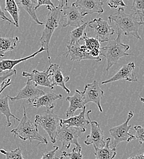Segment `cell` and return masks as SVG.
Instances as JSON below:
<instances>
[{
	"label": "cell",
	"mask_w": 144,
	"mask_h": 159,
	"mask_svg": "<svg viewBox=\"0 0 144 159\" xmlns=\"http://www.w3.org/2000/svg\"><path fill=\"white\" fill-rule=\"evenodd\" d=\"M104 2L101 0H76L72 6L76 7L83 17L95 13L103 14Z\"/></svg>",
	"instance_id": "4fadbf2b"
},
{
	"label": "cell",
	"mask_w": 144,
	"mask_h": 159,
	"mask_svg": "<svg viewBox=\"0 0 144 159\" xmlns=\"http://www.w3.org/2000/svg\"><path fill=\"white\" fill-rule=\"evenodd\" d=\"M108 20L109 22L115 23L125 36H131L137 39H142L139 34V30L144 25V21L140 20L134 14H126L124 7L117 9V12L109 16Z\"/></svg>",
	"instance_id": "6da1fadb"
},
{
	"label": "cell",
	"mask_w": 144,
	"mask_h": 159,
	"mask_svg": "<svg viewBox=\"0 0 144 159\" xmlns=\"http://www.w3.org/2000/svg\"><path fill=\"white\" fill-rule=\"evenodd\" d=\"M45 93L38 88V86L33 80L28 78L25 86L21 89L18 94L14 97L9 96V99L11 101L19 100H26L28 103H31L34 100L44 95Z\"/></svg>",
	"instance_id": "9c48e42d"
},
{
	"label": "cell",
	"mask_w": 144,
	"mask_h": 159,
	"mask_svg": "<svg viewBox=\"0 0 144 159\" xmlns=\"http://www.w3.org/2000/svg\"><path fill=\"white\" fill-rule=\"evenodd\" d=\"M47 7L49 12L44 22V29L39 39V42L42 47H43L47 52L48 60L50 64L51 57L49 52L50 42L53 33L59 26L60 23L63 21V8L60 6L54 7L47 6Z\"/></svg>",
	"instance_id": "3957f363"
},
{
	"label": "cell",
	"mask_w": 144,
	"mask_h": 159,
	"mask_svg": "<svg viewBox=\"0 0 144 159\" xmlns=\"http://www.w3.org/2000/svg\"><path fill=\"white\" fill-rule=\"evenodd\" d=\"M11 84H12V82H11V79H7L6 80V81L4 82V84L2 85V86L0 88V95L1 94V93H2V91L6 88H7L8 86H9Z\"/></svg>",
	"instance_id": "74e56055"
},
{
	"label": "cell",
	"mask_w": 144,
	"mask_h": 159,
	"mask_svg": "<svg viewBox=\"0 0 144 159\" xmlns=\"http://www.w3.org/2000/svg\"><path fill=\"white\" fill-rule=\"evenodd\" d=\"M62 17L63 27L70 26L77 28L85 23L83 20L84 17L82 16L79 9L74 6L64 7L62 10Z\"/></svg>",
	"instance_id": "7c38bea8"
},
{
	"label": "cell",
	"mask_w": 144,
	"mask_h": 159,
	"mask_svg": "<svg viewBox=\"0 0 144 159\" xmlns=\"http://www.w3.org/2000/svg\"><path fill=\"white\" fill-rule=\"evenodd\" d=\"M87 24L88 21H85L82 25L76 28L70 33V42L69 45H72L76 42H79L81 40H83V38L86 33L85 30L86 28Z\"/></svg>",
	"instance_id": "83f0119b"
},
{
	"label": "cell",
	"mask_w": 144,
	"mask_h": 159,
	"mask_svg": "<svg viewBox=\"0 0 144 159\" xmlns=\"http://www.w3.org/2000/svg\"><path fill=\"white\" fill-rule=\"evenodd\" d=\"M23 115L20 120L18 126L12 129L11 132L14 135V139L18 136L23 141L28 140L30 143L33 141H38L39 144H47L48 141L45 137H44L39 132L38 125L27 116L26 108L25 105L23 107Z\"/></svg>",
	"instance_id": "277c9868"
},
{
	"label": "cell",
	"mask_w": 144,
	"mask_h": 159,
	"mask_svg": "<svg viewBox=\"0 0 144 159\" xmlns=\"http://www.w3.org/2000/svg\"><path fill=\"white\" fill-rule=\"evenodd\" d=\"M134 68L135 64L133 62H131L126 64H124L113 77H112L109 79L103 81L101 84H105L107 83L120 80H125L131 82H137L138 79L134 72Z\"/></svg>",
	"instance_id": "9a60e30c"
},
{
	"label": "cell",
	"mask_w": 144,
	"mask_h": 159,
	"mask_svg": "<svg viewBox=\"0 0 144 159\" xmlns=\"http://www.w3.org/2000/svg\"><path fill=\"white\" fill-rule=\"evenodd\" d=\"M139 99L142 102V103H144V98H142V97H139Z\"/></svg>",
	"instance_id": "60d3db41"
},
{
	"label": "cell",
	"mask_w": 144,
	"mask_h": 159,
	"mask_svg": "<svg viewBox=\"0 0 144 159\" xmlns=\"http://www.w3.org/2000/svg\"><path fill=\"white\" fill-rule=\"evenodd\" d=\"M132 14L136 15L142 21L144 18V0H133L131 7Z\"/></svg>",
	"instance_id": "f546056e"
},
{
	"label": "cell",
	"mask_w": 144,
	"mask_h": 159,
	"mask_svg": "<svg viewBox=\"0 0 144 159\" xmlns=\"http://www.w3.org/2000/svg\"><path fill=\"white\" fill-rule=\"evenodd\" d=\"M133 116V112L132 111H129L128 113V116L125 122L121 125L109 129V132L112 137V143L110 144L111 148H116L118 144L122 142L129 143L132 140L136 139L135 135L129 132L131 128V125L129 124V122Z\"/></svg>",
	"instance_id": "8992f818"
},
{
	"label": "cell",
	"mask_w": 144,
	"mask_h": 159,
	"mask_svg": "<svg viewBox=\"0 0 144 159\" xmlns=\"http://www.w3.org/2000/svg\"><path fill=\"white\" fill-rule=\"evenodd\" d=\"M9 95L0 97V114L4 115L7 120V127H10L12 125L10 118L12 117L14 119L20 121L21 119L14 115L11 111L9 104Z\"/></svg>",
	"instance_id": "484cf974"
},
{
	"label": "cell",
	"mask_w": 144,
	"mask_h": 159,
	"mask_svg": "<svg viewBox=\"0 0 144 159\" xmlns=\"http://www.w3.org/2000/svg\"><path fill=\"white\" fill-rule=\"evenodd\" d=\"M83 40L85 41V47L87 52L95 58H100V42L96 38L88 37L86 33L85 34Z\"/></svg>",
	"instance_id": "cb8c5ba5"
},
{
	"label": "cell",
	"mask_w": 144,
	"mask_h": 159,
	"mask_svg": "<svg viewBox=\"0 0 144 159\" xmlns=\"http://www.w3.org/2000/svg\"><path fill=\"white\" fill-rule=\"evenodd\" d=\"M35 122L41 126L47 133L51 142L54 144L57 141V130L60 125V118L52 110H48L36 115Z\"/></svg>",
	"instance_id": "5b68a950"
},
{
	"label": "cell",
	"mask_w": 144,
	"mask_h": 159,
	"mask_svg": "<svg viewBox=\"0 0 144 159\" xmlns=\"http://www.w3.org/2000/svg\"><path fill=\"white\" fill-rule=\"evenodd\" d=\"M82 93L85 105L93 102L97 105L100 111L103 112L101 101L104 96V93L100 88L97 80H94L91 83L86 84Z\"/></svg>",
	"instance_id": "30bf717a"
},
{
	"label": "cell",
	"mask_w": 144,
	"mask_h": 159,
	"mask_svg": "<svg viewBox=\"0 0 144 159\" xmlns=\"http://www.w3.org/2000/svg\"><path fill=\"white\" fill-rule=\"evenodd\" d=\"M129 159H144V152L143 153L137 155L136 156H132V157H129Z\"/></svg>",
	"instance_id": "ab89813d"
},
{
	"label": "cell",
	"mask_w": 144,
	"mask_h": 159,
	"mask_svg": "<svg viewBox=\"0 0 144 159\" xmlns=\"http://www.w3.org/2000/svg\"><path fill=\"white\" fill-rule=\"evenodd\" d=\"M21 75L24 77L29 78L33 81L37 86H41L50 88L51 90L54 89V86L52 84L50 79V67L44 71H39L37 69H34L31 72L23 71Z\"/></svg>",
	"instance_id": "2e32d148"
},
{
	"label": "cell",
	"mask_w": 144,
	"mask_h": 159,
	"mask_svg": "<svg viewBox=\"0 0 144 159\" xmlns=\"http://www.w3.org/2000/svg\"><path fill=\"white\" fill-rule=\"evenodd\" d=\"M16 74H17V70L14 69L12 70L6 71L3 75H0V88L2 86V85L4 84L6 80L11 77L16 75Z\"/></svg>",
	"instance_id": "836d02e7"
},
{
	"label": "cell",
	"mask_w": 144,
	"mask_h": 159,
	"mask_svg": "<svg viewBox=\"0 0 144 159\" xmlns=\"http://www.w3.org/2000/svg\"><path fill=\"white\" fill-rule=\"evenodd\" d=\"M122 32L117 28V36L114 40H109L108 43L100 48V55L107 60L106 71L116 65L119 60L126 56H132L127 53L130 46L122 42Z\"/></svg>",
	"instance_id": "7a4b0ae2"
},
{
	"label": "cell",
	"mask_w": 144,
	"mask_h": 159,
	"mask_svg": "<svg viewBox=\"0 0 144 159\" xmlns=\"http://www.w3.org/2000/svg\"><path fill=\"white\" fill-rule=\"evenodd\" d=\"M0 17H1V19L2 20H4V21H7L8 23H9L10 24H12V25H14V26H16V24H15V23H14L13 21L9 19L6 16V15H5V14H4V11H3L2 9H1V4H0Z\"/></svg>",
	"instance_id": "8d00e7d4"
},
{
	"label": "cell",
	"mask_w": 144,
	"mask_h": 159,
	"mask_svg": "<svg viewBox=\"0 0 144 159\" xmlns=\"http://www.w3.org/2000/svg\"><path fill=\"white\" fill-rule=\"evenodd\" d=\"M86 115V107H84L78 115H74L66 119H60V125L66 124L68 126L76 127L79 128L82 132H85L86 127L90 124V120Z\"/></svg>",
	"instance_id": "ac0fdd59"
},
{
	"label": "cell",
	"mask_w": 144,
	"mask_h": 159,
	"mask_svg": "<svg viewBox=\"0 0 144 159\" xmlns=\"http://www.w3.org/2000/svg\"><path fill=\"white\" fill-rule=\"evenodd\" d=\"M0 152L2 154L6 159H23L24 157L22 156V152L20 148H17L14 150L7 151L6 149H0Z\"/></svg>",
	"instance_id": "4dcf8cb0"
},
{
	"label": "cell",
	"mask_w": 144,
	"mask_h": 159,
	"mask_svg": "<svg viewBox=\"0 0 144 159\" xmlns=\"http://www.w3.org/2000/svg\"><path fill=\"white\" fill-rule=\"evenodd\" d=\"M49 67L50 79L53 86L54 87L55 86H60L67 94H70L71 91L66 86V83L69 81L70 77L69 76L63 75L61 67L59 64L50 63Z\"/></svg>",
	"instance_id": "e0dca14e"
},
{
	"label": "cell",
	"mask_w": 144,
	"mask_h": 159,
	"mask_svg": "<svg viewBox=\"0 0 144 159\" xmlns=\"http://www.w3.org/2000/svg\"><path fill=\"white\" fill-rule=\"evenodd\" d=\"M67 51L66 53V57L70 58V60L74 61H81L83 60H95L96 62L102 61L101 57L95 58L91 56L85 47V45H80L79 42H76L72 45L67 46Z\"/></svg>",
	"instance_id": "5bb4252c"
},
{
	"label": "cell",
	"mask_w": 144,
	"mask_h": 159,
	"mask_svg": "<svg viewBox=\"0 0 144 159\" xmlns=\"http://www.w3.org/2000/svg\"><path fill=\"white\" fill-rule=\"evenodd\" d=\"M21 42L19 37H0V57H4L9 52L13 51L17 45Z\"/></svg>",
	"instance_id": "d4e9b609"
},
{
	"label": "cell",
	"mask_w": 144,
	"mask_h": 159,
	"mask_svg": "<svg viewBox=\"0 0 144 159\" xmlns=\"http://www.w3.org/2000/svg\"><path fill=\"white\" fill-rule=\"evenodd\" d=\"M44 51H45V50L41 47L38 51L35 52L33 54H31L29 56H27L26 57L21 58V59H17V60L7 59V60H0V73L6 72V71H8V70H12V69H14V67L15 66H16L17 65H18L19 64H20L25 61L34 58L37 55H38L39 53H42Z\"/></svg>",
	"instance_id": "44dd1931"
},
{
	"label": "cell",
	"mask_w": 144,
	"mask_h": 159,
	"mask_svg": "<svg viewBox=\"0 0 144 159\" xmlns=\"http://www.w3.org/2000/svg\"><path fill=\"white\" fill-rule=\"evenodd\" d=\"M63 96L60 94H55L52 92L45 93L44 95L34 100L31 104L37 108L45 107L48 110H52L55 107L57 100L62 99Z\"/></svg>",
	"instance_id": "d6986e66"
},
{
	"label": "cell",
	"mask_w": 144,
	"mask_h": 159,
	"mask_svg": "<svg viewBox=\"0 0 144 159\" xmlns=\"http://www.w3.org/2000/svg\"><path fill=\"white\" fill-rule=\"evenodd\" d=\"M82 133L79 128L66 124L60 125L57 130V140L62 143V151L68 150L71 144L80 145L78 139L81 137Z\"/></svg>",
	"instance_id": "52a82bcc"
},
{
	"label": "cell",
	"mask_w": 144,
	"mask_h": 159,
	"mask_svg": "<svg viewBox=\"0 0 144 159\" xmlns=\"http://www.w3.org/2000/svg\"><path fill=\"white\" fill-rule=\"evenodd\" d=\"M17 2V5L19 7L23 8L31 17V19L35 21L37 24L42 25L44 23L40 21L37 14L36 6L37 5V2H36L34 0H15Z\"/></svg>",
	"instance_id": "603a6c76"
},
{
	"label": "cell",
	"mask_w": 144,
	"mask_h": 159,
	"mask_svg": "<svg viewBox=\"0 0 144 159\" xmlns=\"http://www.w3.org/2000/svg\"><path fill=\"white\" fill-rule=\"evenodd\" d=\"M66 100L69 102V107L66 111V116L67 118L74 116L77 110H82L83 107H85L82 93L78 89L75 90L73 96H67Z\"/></svg>",
	"instance_id": "ffe728a7"
},
{
	"label": "cell",
	"mask_w": 144,
	"mask_h": 159,
	"mask_svg": "<svg viewBox=\"0 0 144 159\" xmlns=\"http://www.w3.org/2000/svg\"><path fill=\"white\" fill-rule=\"evenodd\" d=\"M111 139L107 138L105 145L101 148L93 146L95 149V156L96 159H113L117 155L116 148H111L110 144Z\"/></svg>",
	"instance_id": "7402d4cb"
},
{
	"label": "cell",
	"mask_w": 144,
	"mask_h": 159,
	"mask_svg": "<svg viewBox=\"0 0 144 159\" xmlns=\"http://www.w3.org/2000/svg\"><path fill=\"white\" fill-rule=\"evenodd\" d=\"M134 129L136 131V139H137L141 144L144 143V127L137 125L134 126Z\"/></svg>",
	"instance_id": "1f68e13d"
},
{
	"label": "cell",
	"mask_w": 144,
	"mask_h": 159,
	"mask_svg": "<svg viewBox=\"0 0 144 159\" xmlns=\"http://www.w3.org/2000/svg\"><path fill=\"white\" fill-rule=\"evenodd\" d=\"M45 5L46 6H50L52 7H55L53 4L52 0H37V5L36 6V9L37 10L40 6Z\"/></svg>",
	"instance_id": "d590c367"
},
{
	"label": "cell",
	"mask_w": 144,
	"mask_h": 159,
	"mask_svg": "<svg viewBox=\"0 0 144 159\" xmlns=\"http://www.w3.org/2000/svg\"><path fill=\"white\" fill-rule=\"evenodd\" d=\"M59 149L58 146H53V149H52V151H48L45 153H44L43 154V156H42V159H58V157H55V155L56 152Z\"/></svg>",
	"instance_id": "e575fe53"
},
{
	"label": "cell",
	"mask_w": 144,
	"mask_h": 159,
	"mask_svg": "<svg viewBox=\"0 0 144 159\" xmlns=\"http://www.w3.org/2000/svg\"><path fill=\"white\" fill-rule=\"evenodd\" d=\"M4 11H7L13 19L17 28L19 27V7L15 0H6Z\"/></svg>",
	"instance_id": "4316f807"
},
{
	"label": "cell",
	"mask_w": 144,
	"mask_h": 159,
	"mask_svg": "<svg viewBox=\"0 0 144 159\" xmlns=\"http://www.w3.org/2000/svg\"><path fill=\"white\" fill-rule=\"evenodd\" d=\"M58 1H59L58 6L62 7V8L68 6V0H58Z\"/></svg>",
	"instance_id": "f35d334b"
},
{
	"label": "cell",
	"mask_w": 144,
	"mask_h": 159,
	"mask_svg": "<svg viewBox=\"0 0 144 159\" xmlns=\"http://www.w3.org/2000/svg\"><path fill=\"white\" fill-rule=\"evenodd\" d=\"M107 4L111 9H118L120 7H124L126 6L123 0H107Z\"/></svg>",
	"instance_id": "d6a6232c"
},
{
	"label": "cell",
	"mask_w": 144,
	"mask_h": 159,
	"mask_svg": "<svg viewBox=\"0 0 144 159\" xmlns=\"http://www.w3.org/2000/svg\"><path fill=\"white\" fill-rule=\"evenodd\" d=\"M92 112V110H90L86 113L87 118L90 120V134L86 137L84 141V143L86 145L93 144V146L97 148H101L105 144V141L104 140V132L101 128L100 124L95 120H91L90 117V114Z\"/></svg>",
	"instance_id": "8fae6325"
},
{
	"label": "cell",
	"mask_w": 144,
	"mask_h": 159,
	"mask_svg": "<svg viewBox=\"0 0 144 159\" xmlns=\"http://www.w3.org/2000/svg\"><path fill=\"white\" fill-rule=\"evenodd\" d=\"M87 25L93 30L95 38L100 42H108L110 36L115 33L114 29L109 25V23L101 17L88 21Z\"/></svg>",
	"instance_id": "ba28073f"
},
{
	"label": "cell",
	"mask_w": 144,
	"mask_h": 159,
	"mask_svg": "<svg viewBox=\"0 0 144 159\" xmlns=\"http://www.w3.org/2000/svg\"><path fill=\"white\" fill-rule=\"evenodd\" d=\"M82 152V147L81 145H74L72 151L71 152H67L65 151H63L62 154L58 159H82L83 158Z\"/></svg>",
	"instance_id": "f1b7e54d"
}]
</instances>
